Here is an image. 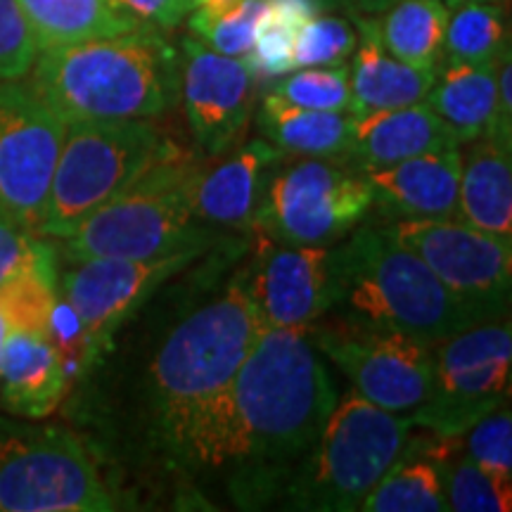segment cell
<instances>
[{"label":"cell","instance_id":"1","mask_svg":"<svg viewBox=\"0 0 512 512\" xmlns=\"http://www.w3.org/2000/svg\"><path fill=\"white\" fill-rule=\"evenodd\" d=\"M235 261V259H230ZM207 268L181 287H164L128 323L124 342L83 373L79 413L95 458L117 470H181L185 441L204 408L245 361L261 323L247 290V266L219 285ZM119 330V332H121Z\"/></svg>","mask_w":512,"mask_h":512},{"label":"cell","instance_id":"2","mask_svg":"<svg viewBox=\"0 0 512 512\" xmlns=\"http://www.w3.org/2000/svg\"><path fill=\"white\" fill-rule=\"evenodd\" d=\"M335 403V380L309 328H261L190 430L178 475L221 479L238 508L278 503Z\"/></svg>","mask_w":512,"mask_h":512},{"label":"cell","instance_id":"3","mask_svg":"<svg viewBox=\"0 0 512 512\" xmlns=\"http://www.w3.org/2000/svg\"><path fill=\"white\" fill-rule=\"evenodd\" d=\"M27 79L64 124L157 119L181 98V50L169 31L138 27L38 50Z\"/></svg>","mask_w":512,"mask_h":512},{"label":"cell","instance_id":"4","mask_svg":"<svg viewBox=\"0 0 512 512\" xmlns=\"http://www.w3.org/2000/svg\"><path fill=\"white\" fill-rule=\"evenodd\" d=\"M328 316L437 344L486 323L384 230L361 223L328 252Z\"/></svg>","mask_w":512,"mask_h":512},{"label":"cell","instance_id":"5","mask_svg":"<svg viewBox=\"0 0 512 512\" xmlns=\"http://www.w3.org/2000/svg\"><path fill=\"white\" fill-rule=\"evenodd\" d=\"M202 164L200 157L178 150L152 166L60 240L64 261L155 259L221 242L223 230L204 226L192 214V190Z\"/></svg>","mask_w":512,"mask_h":512},{"label":"cell","instance_id":"6","mask_svg":"<svg viewBox=\"0 0 512 512\" xmlns=\"http://www.w3.org/2000/svg\"><path fill=\"white\" fill-rule=\"evenodd\" d=\"M413 427L411 415L384 411L356 392L344 394L278 503L287 510H361L363 498L401 456Z\"/></svg>","mask_w":512,"mask_h":512},{"label":"cell","instance_id":"7","mask_svg":"<svg viewBox=\"0 0 512 512\" xmlns=\"http://www.w3.org/2000/svg\"><path fill=\"white\" fill-rule=\"evenodd\" d=\"M178 150L152 119L69 121L38 238H69L93 211Z\"/></svg>","mask_w":512,"mask_h":512},{"label":"cell","instance_id":"8","mask_svg":"<svg viewBox=\"0 0 512 512\" xmlns=\"http://www.w3.org/2000/svg\"><path fill=\"white\" fill-rule=\"evenodd\" d=\"M121 496L81 434L0 415V512H110Z\"/></svg>","mask_w":512,"mask_h":512},{"label":"cell","instance_id":"9","mask_svg":"<svg viewBox=\"0 0 512 512\" xmlns=\"http://www.w3.org/2000/svg\"><path fill=\"white\" fill-rule=\"evenodd\" d=\"M373 211L366 178L337 159L283 157L273 166L254 228L290 247H332Z\"/></svg>","mask_w":512,"mask_h":512},{"label":"cell","instance_id":"10","mask_svg":"<svg viewBox=\"0 0 512 512\" xmlns=\"http://www.w3.org/2000/svg\"><path fill=\"white\" fill-rule=\"evenodd\" d=\"M510 316L472 325L434 344V375L427 401L411 413L415 427L460 437L486 413L510 403Z\"/></svg>","mask_w":512,"mask_h":512},{"label":"cell","instance_id":"11","mask_svg":"<svg viewBox=\"0 0 512 512\" xmlns=\"http://www.w3.org/2000/svg\"><path fill=\"white\" fill-rule=\"evenodd\" d=\"M209 247H185L155 259L67 261L57 275V294L74 311L88 349V368L110 349L117 332L166 283L192 268Z\"/></svg>","mask_w":512,"mask_h":512},{"label":"cell","instance_id":"12","mask_svg":"<svg viewBox=\"0 0 512 512\" xmlns=\"http://www.w3.org/2000/svg\"><path fill=\"white\" fill-rule=\"evenodd\" d=\"M309 335L320 354L349 377L354 392L384 411L411 415L430 396L432 344L328 313L311 325Z\"/></svg>","mask_w":512,"mask_h":512},{"label":"cell","instance_id":"13","mask_svg":"<svg viewBox=\"0 0 512 512\" xmlns=\"http://www.w3.org/2000/svg\"><path fill=\"white\" fill-rule=\"evenodd\" d=\"M377 221L484 320L508 318L512 240L458 219Z\"/></svg>","mask_w":512,"mask_h":512},{"label":"cell","instance_id":"14","mask_svg":"<svg viewBox=\"0 0 512 512\" xmlns=\"http://www.w3.org/2000/svg\"><path fill=\"white\" fill-rule=\"evenodd\" d=\"M67 124L24 79L0 81V211L38 235Z\"/></svg>","mask_w":512,"mask_h":512},{"label":"cell","instance_id":"15","mask_svg":"<svg viewBox=\"0 0 512 512\" xmlns=\"http://www.w3.org/2000/svg\"><path fill=\"white\" fill-rule=\"evenodd\" d=\"M256 79L245 57L221 55L200 38L181 41V100L202 157H223L245 138Z\"/></svg>","mask_w":512,"mask_h":512},{"label":"cell","instance_id":"16","mask_svg":"<svg viewBox=\"0 0 512 512\" xmlns=\"http://www.w3.org/2000/svg\"><path fill=\"white\" fill-rule=\"evenodd\" d=\"M328 252L256 238L247 290L261 328H311L328 313Z\"/></svg>","mask_w":512,"mask_h":512},{"label":"cell","instance_id":"17","mask_svg":"<svg viewBox=\"0 0 512 512\" xmlns=\"http://www.w3.org/2000/svg\"><path fill=\"white\" fill-rule=\"evenodd\" d=\"M361 174L382 221L458 219L460 145Z\"/></svg>","mask_w":512,"mask_h":512},{"label":"cell","instance_id":"18","mask_svg":"<svg viewBox=\"0 0 512 512\" xmlns=\"http://www.w3.org/2000/svg\"><path fill=\"white\" fill-rule=\"evenodd\" d=\"M285 155L266 138L238 143L216 166L202 164L192 190V214L219 230H254V214L271 169Z\"/></svg>","mask_w":512,"mask_h":512},{"label":"cell","instance_id":"19","mask_svg":"<svg viewBox=\"0 0 512 512\" xmlns=\"http://www.w3.org/2000/svg\"><path fill=\"white\" fill-rule=\"evenodd\" d=\"M458 145L456 133L425 102H418L394 110L354 114L344 164L358 171L384 169L403 159Z\"/></svg>","mask_w":512,"mask_h":512},{"label":"cell","instance_id":"20","mask_svg":"<svg viewBox=\"0 0 512 512\" xmlns=\"http://www.w3.org/2000/svg\"><path fill=\"white\" fill-rule=\"evenodd\" d=\"M67 368L43 332L12 330L0 356V408L24 420H46L69 392Z\"/></svg>","mask_w":512,"mask_h":512},{"label":"cell","instance_id":"21","mask_svg":"<svg viewBox=\"0 0 512 512\" xmlns=\"http://www.w3.org/2000/svg\"><path fill=\"white\" fill-rule=\"evenodd\" d=\"M458 221L512 240V143L486 133L460 145Z\"/></svg>","mask_w":512,"mask_h":512},{"label":"cell","instance_id":"22","mask_svg":"<svg viewBox=\"0 0 512 512\" xmlns=\"http://www.w3.org/2000/svg\"><path fill=\"white\" fill-rule=\"evenodd\" d=\"M351 19L358 31V43L349 67L354 114L425 102L437 79V69H418L396 60L382 46L375 17L351 15Z\"/></svg>","mask_w":512,"mask_h":512},{"label":"cell","instance_id":"23","mask_svg":"<svg viewBox=\"0 0 512 512\" xmlns=\"http://www.w3.org/2000/svg\"><path fill=\"white\" fill-rule=\"evenodd\" d=\"M415 430V427H413ZM422 430V427H418ZM444 437L422 430L408 437L401 456L363 498L361 512H444L439 453Z\"/></svg>","mask_w":512,"mask_h":512},{"label":"cell","instance_id":"24","mask_svg":"<svg viewBox=\"0 0 512 512\" xmlns=\"http://www.w3.org/2000/svg\"><path fill=\"white\" fill-rule=\"evenodd\" d=\"M354 114L297 107L268 93L256 112L261 138L287 157H320L344 162L349 152Z\"/></svg>","mask_w":512,"mask_h":512},{"label":"cell","instance_id":"25","mask_svg":"<svg viewBox=\"0 0 512 512\" xmlns=\"http://www.w3.org/2000/svg\"><path fill=\"white\" fill-rule=\"evenodd\" d=\"M425 105L465 140L494 133L496 126V62L467 64L441 60Z\"/></svg>","mask_w":512,"mask_h":512},{"label":"cell","instance_id":"26","mask_svg":"<svg viewBox=\"0 0 512 512\" xmlns=\"http://www.w3.org/2000/svg\"><path fill=\"white\" fill-rule=\"evenodd\" d=\"M36 48H60L138 29L119 0H17Z\"/></svg>","mask_w":512,"mask_h":512},{"label":"cell","instance_id":"27","mask_svg":"<svg viewBox=\"0 0 512 512\" xmlns=\"http://www.w3.org/2000/svg\"><path fill=\"white\" fill-rule=\"evenodd\" d=\"M375 19L382 46L396 60L418 69L439 67L448 22V8L441 0H396Z\"/></svg>","mask_w":512,"mask_h":512},{"label":"cell","instance_id":"28","mask_svg":"<svg viewBox=\"0 0 512 512\" xmlns=\"http://www.w3.org/2000/svg\"><path fill=\"white\" fill-rule=\"evenodd\" d=\"M510 48L508 3H463L448 10L444 57L467 64H494Z\"/></svg>","mask_w":512,"mask_h":512},{"label":"cell","instance_id":"29","mask_svg":"<svg viewBox=\"0 0 512 512\" xmlns=\"http://www.w3.org/2000/svg\"><path fill=\"white\" fill-rule=\"evenodd\" d=\"M446 508L456 512H510L512 482L479 467L460 448V437H444L439 453Z\"/></svg>","mask_w":512,"mask_h":512},{"label":"cell","instance_id":"30","mask_svg":"<svg viewBox=\"0 0 512 512\" xmlns=\"http://www.w3.org/2000/svg\"><path fill=\"white\" fill-rule=\"evenodd\" d=\"M268 17V0H238L221 12L190 10V36L221 55L245 57Z\"/></svg>","mask_w":512,"mask_h":512},{"label":"cell","instance_id":"31","mask_svg":"<svg viewBox=\"0 0 512 512\" xmlns=\"http://www.w3.org/2000/svg\"><path fill=\"white\" fill-rule=\"evenodd\" d=\"M271 93L297 107L318 112L354 114L349 64L337 67H302L292 69L275 83Z\"/></svg>","mask_w":512,"mask_h":512},{"label":"cell","instance_id":"32","mask_svg":"<svg viewBox=\"0 0 512 512\" xmlns=\"http://www.w3.org/2000/svg\"><path fill=\"white\" fill-rule=\"evenodd\" d=\"M358 31L349 15H323L302 24L294 36L292 67H337L347 64L354 55Z\"/></svg>","mask_w":512,"mask_h":512},{"label":"cell","instance_id":"33","mask_svg":"<svg viewBox=\"0 0 512 512\" xmlns=\"http://www.w3.org/2000/svg\"><path fill=\"white\" fill-rule=\"evenodd\" d=\"M460 448L486 472L512 482V413L508 403L467 427L460 434Z\"/></svg>","mask_w":512,"mask_h":512},{"label":"cell","instance_id":"34","mask_svg":"<svg viewBox=\"0 0 512 512\" xmlns=\"http://www.w3.org/2000/svg\"><path fill=\"white\" fill-rule=\"evenodd\" d=\"M36 55L34 34L17 0H0V81L29 76Z\"/></svg>","mask_w":512,"mask_h":512},{"label":"cell","instance_id":"35","mask_svg":"<svg viewBox=\"0 0 512 512\" xmlns=\"http://www.w3.org/2000/svg\"><path fill=\"white\" fill-rule=\"evenodd\" d=\"M297 31V27H292V24L268 12L252 50L245 55L249 72L254 74L256 81L275 79V76H285L292 72V48Z\"/></svg>","mask_w":512,"mask_h":512},{"label":"cell","instance_id":"36","mask_svg":"<svg viewBox=\"0 0 512 512\" xmlns=\"http://www.w3.org/2000/svg\"><path fill=\"white\" fill-rule=\"evenodd\" d=\"M53 254L55 249L48 245L46 238L29 233L27 228L0 211V285Z\"/></svg>","mask_w":512,"mask_h":512},{"label":"cell","instance_id":"37","mask_svg":"<svg viewBox=\"0 0 512 512\" xmlns=\"http://www.w3.org/2000/svg\"><path fill=\"white\" fill-rule=\"evenodd\" d=\"M119 5L138 27L171 31L190 15L188 0H119Z\"/></svg>","mask_w":512,"mask_h":512},{"label":"cell","instance_id":"38","mask_svg":"<svg viewBox=\"0 0 512 512\" xmlns=\"http://www.w3.org/2000/svg\"><path fill=\"white\" fill-rule=\"evenodd\" d=\"M494 136L512 143V50L505 48L496 62V126Z\"/></svg>","mask_w":512,"mask_h":512},{"label":"cell","instance_id":"39","mask_svg":"<svg viewBox=\"0 0 512 512\" xmlns=\"http://www.w3.org/2000/svg\"><path fill=\"white\" fill-rule=\"evenodd\" d=\"M268 12L299 29L309 19L332 12V8L328 0H268Z\"/></svg>","mask_w":512,"mask_h":512},{"label":"cell","instance_id":"40","mask_svg":"<svg viewBox=\"0 0 512 512\" xmlns=\"http://www.w3.org/2000/svg\"><path fill=\"white\" fill-rule=\"evenodd\" d=\"M396 0H339V10L344 15H366V17H377L382 15L384 10L392 8Z\"/></svg>","mask_w":512,"mask_h":512},{"label":"cell","instance_id":"41","mask_svg":"<svg viewBox=\"0 0 512 512\" xmlns=\"http://www.w3.org/2000/svg\"><path fill=\"white\" fill-rule=\"evenodd\" d=\"M10 320H8V316H5V311H3V306H0V356H3V347H5V339H8V335H10Z\"/></svg>","mask_w":512,"mask_h":512},{"label":"cell","instance_id":"42","mask_svg":"<svg viewBox=\"0 0 512 512\" xmlns=\"http://www.w3.org/2000/svg\"><path fill=\"white\" fill-rule=\"evenodd\" d=\"M441 3L446 5L448 10L456 8V5H463V3H475V0H441ZM486 3H508V0H486Z\"/></svg>","mask_w":512,"mask_h":512},{"label":"cell","instance_id":"43","mask_svg":"<svg viewBox=\"0 0 512 512\" xmlns=\"http://www.w3.org/2000/svg\"><path fill=\"white\" fill-rule=\"evenodd\" d=\"M328 5L332 10H339V0H328Z\"/></svg>","mask_w":512,"mask_h":512},{"label":"cell","instance_id":"44","mask_svg":"<svg viewBox=\"0 0 512 512\" xmlns=\"http://www.w3.org/2000/svg\"><path fill=\"white\" fill-rule=\"evenodd\" d=\"M190 3V10H195L197 8V3H200V0H188Z\"/></svg>","mask_w":512,"mask_h":512}]
</instances>
